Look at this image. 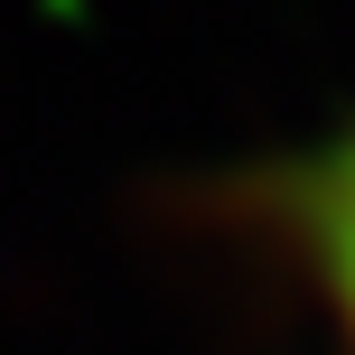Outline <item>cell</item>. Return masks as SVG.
I'll return each instance as SVG.
<instances>
[{
	"instance_id": "6da1fadb",
	"label": "cell",
	"mask_w": 355,
	"mask_h": 355,
	"mask_svg": "<svg viewBox=\"0 0 355 355\" xmlns=\"http://www.w3.org/2000/svg\"><path fill=\"white\" fill-rule=\"evenodd\" d=\"M290 225H300V252L318 271L327 309H337L346 337H355V131L327 141L318 159L290 178Z\"/></svg>"
}]
</instances>
